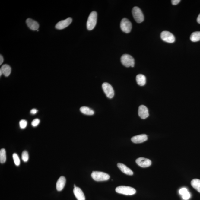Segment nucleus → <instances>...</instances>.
<instances>
[{"label": "nucleus", "mask_w": 200, "mask_h": 200, "mask_svg": "<svg viewBox=\"0 0 200 200\" xmlns=\"http://www.w3.org/2000/svg\"><path fill=\"white\" fill-rule=\"evenodd\" d=\"M132 14L135 21L138 23H141L144 21V17L142 11L137 6L133 8Z\"/></svg>", "instance_id": "20e7f679"}, {"label": "nucleus", "mask_w": 200, "mask_h": 200, "mask_svg": "<svg viewBox=\"0 0 200 200\" xmlns=\"http://www.w3.org/2000/svg\"><path fill=\"white\" fill-rule=\"evenodd\" d=\"M120 27L123 32L128 33L131 31L132 28V24L128 19L123 18L121 21Z\"/></svg>", "instance_id": "423d86ee"}, {"label": "nucleus", "mask_w": 200, "mask_h": 200, "mask_svg": "<svg viewBox=\"0 0 200 200\" xmlns=\"http://www.w3.org/2000/svg\"><path fill=\"white\" fill-rule=\"evenodd\" d=\"M183 199L184 200H188L189 199H190V197H191V194L189 192H188V193H187L186 195H184L182 196Z\"/></svg>", "instance_id": "cd10ccee"}, {"label": "nucleus", "mask_w": 200, "mask_h": 200, "mask_svg": "<svg viewBox=\"0 0 200 200\" xmlns=\"http://www.w3.org/2000/svg\"><path fill=\"white\" fill-rule=\"evenodd\" d=\"M138 115L142 119H145L147 118L149 116V113L147 107L144 105L140 106L138 109Z\"/></svg>", "instance_id": "9d476101"}, {"label": "nucleus", "mask_w": 200, "mask_h": 200, "mask_svg": "<svg viewBox=\"0 0 200 200\" xmlns=\"http://www.w3.org/2000/svg\"><path fill=\"white\" fill-rule=\"evenodd\" d=\"M180 2V0H172L171 3L172 5H175L178 4Z\"/></svg>", "instance_id": "c85d7f7f"}, {"label": "nucleus", "mask_w": 200, "mask_h": 200, "mask_svg": "<svg viewBox=\"0 0 200 200\" xmlns=\"http://www.w3.org/2000/svg\"><path fill=\"white\" fill-rule=\"evenodd\" d=\"M189 192L186 188H183L179 190V193L182 196L188 193Z\"/></svg>", "instance_id": "a878e982"}, {"label": "nucleus", "mask_w": 200, "mask_h": 200, "mask_svg": "<svg viewBox=\"0 0 200 200\" xmlns=\"http://www.w3.org/2000/svg\"><path fill=\"white\" fill-rule=\"evenodd\" d=\"M190 40L192 42H196L200 40V32H195L192 33Z\"/></svg>", "instance_id": "412c9836"}, {"label": "nucleus", "mask_w": 200, "mask_h": 200, "mask_svg": "<svg viewBox=\"0 0 200 200\" xmlns=\"http://www.w3.org/2000/svg\"><path fill=\"white\" fill-rule=\"evenodd\" d=\"M97 14L95 11H93L90 13L88 18L87 26L88 30H91L95 27L97 24Z\"/></svg>", "instance_id": "f03ea898"}, {"label": "nucleus", "mask_w": 200, "mask_h": 200, "mask_svg": "<svg viewBox=\"0 0 200 200\" xmlns=\"http://www.w3.org/2000/svg\"><path fill=\"white\" fill-rule=\"evenodd\" d=\"M3 62H4V58H3L2 55H0V65H1L2 64Z\"/></svg>", "instance_id": "7c9ffc66"}, {"label": "nucleus", "mask_w": 200, "mask_h": 200, "mask_svg": "<svg viewBox=\"0 0 200 200\" xmlns=\"http://www.w3.org/2000/svg\"><path fill=\"white\" fill-rule=\"evenodd\" d=\"M66 183L65 178L64 176L60 177L56 184V188L58 191H62L64 188Z\"/></svg>", "instance_id": "2eb2a0df"}, {"label": "nucleus", "mask_w": 200, "mask_h": 200, "mask_svg": "<svg viewBox=\"0 0 200 200\" xmlns=\"http://www.w3.org/2000/svg\"><path fill=\"white\" fill-rule=\"evenodd\" d=\"M81 112L82 113L86 115H92L94 114V112L92 109L89 108L88 107L83 106L80 109Z\"/></svg>", "instance_id": "6ab92c4d"}, {"label": "nucleus", "mask_w": 200, "mask_h": 200, "mask_svg": "<svg viewBox=\"0 0 200 200\" xmlns=\"http://www.w3.org/2000/svg\"><path fill=\"white\" fill-rule=\"evenodd\" d=\"M136 162L138 165L142 167H149L152 164V162L150 160L144 157H139L136 159Z\"/></svg>", "instance_id": "9b49d317"}, {"label": "nucleus", "mask_w": 200, "mask_h": 200, "mask_svg": "<svg viewBox=\"0 0 200 200\" xmlns=\"http://www.w3.org/2000/svg\"><path fill=\"white\" fill-rule=\"evenodd\" d=\"M91 176L93 179L96 181H106L110 178V175L108 174L99 171L93 172Z\"/></svg>", "instance_id": "7ed1b4c3"}, {"label": "nucleus", "mask_w": 200, "mask_h": 200, "mask_svg": "<svg viewBox=\"0 0 200 200\" xmlns=\"http://www.w3.org/2000/svg\"><path fill=\"white\" fill-rule=\"evenodd\" d=\"M148 136L146 134H141L133 136L131 138V141L135 144H140L147 141Z\"/></svg>", "instance_id": "f8f14e48"}, {"label": "nucleus", "mask_w": 200, "mask_h": 200, "mask_svg": "<svg viewBox=\"0 0 200 200\" xmlns=\"http://www.w3.org/2000/svg\"><path fill=\"white\" fill-rule=\"evenodd\" d=\"M160 37L163 40L167 43H172L175 41L174 36L167 31H163L161 33Z\"/></svg>", "instance_id": "6e6552de"}, {"label": "nucleus", "mask_w": 200, "mask_h": 200, "mask_svg": "<svg viewBox=\"0 0 200 200\" xmlns=\"http://www.w3.org/2000/svg\"><path fill=\"white\" fill-rule=\"evenodd\" d=\"M72 21V19L70 17L64 20L60 21L56 24L55 27L57 29L61 30V29L66 28L70 25Z\"/></svg>", "instance_id": "1a4fd4ad"}, {"label": "nucleus", "mask_w": 200, "mask_h": 200, "mask_svg": "<svg viewBox=\"0 0 200 200\" xmlns=\"http://www.w3.org/2000/svg\"><path fill=\"white\" fill-rule=\"evenodd\" d=\"M40 120L38 119H34L32 122L31 124L32 126L33 127H36L38 126L39 123H40Z\"/></svg>", "instance_id": "bb28decb"}, {"label": "nucleus", "mask_w": 200, "mask_h": 200, "mask_svg": "<svg viewBox=\"0 0 200 200\" xmlns=\"http://www.w3.org/2000/svg\"><path fill=\"white\" fill-rule=\"evenodd\" d=\"M73 192L75 196L78 200H85V196L80 188L76 187L74 188Z\"/></svg>", "instance_id": "4468645a"}, {"label": "nucleus", "mask_w": 200, "mask_h": 200, "mask_svg": "<svg viewBox=\"0 0 200 200\" xmlns=\"http://www.w3.org/2000/svg\"><path fill=\"white\" fill-rule=\"evenodd\" d=\"M2 74L8 77L10 75L11 72V68L10 66L7 64H5L2 66L0 69Z\"/></svg>", "instance_id": "f3484780"}, {"label": "nucleus", "mask_w": 200, "mask_h": 200, "mask_svg": "<svg viewBox=\"0 0 200 200\" xmlns=\"http://www.w3.org/2000/svg\"><path fill=\"white\" fill-rule=\"evenodd\" d=\"M136 81L138 85L143 86L146 83V78L145 76L142 74H139L136 76Z\"/></svg>", "instance_id": "a211bd4d"}, {"label": "nucleus", "mask_w": 200, "mask_h": 200, "mask_svg": "<svg viewBox=\"0 0 200 200\" xmlns=\"http://www.w3.org/2000/svg\"><path fill=\"white\" fill-rule=\"evenodd\" d=\"M38 112V110L36 109H32L31 110H30V113L31 114L33 115L36 114Z\"/></svg>", "instance_id": "c756f323"}, {"label": "nucleus", "mask_w": 200, "mask_h": 200, "mask_svg": "<svg viewBox=\"0 0 200 200\" xmlns=\"http://www.w3.org/2000/svg\"><path fill=\"white\" fill-rule=\"evenodd\" d=\"M117 166L118 167L120 170L125 174L132 175H133V172L129 167H128L124 164L121 163H118Z\"/></svg>", "instance_id": "dca6fc26"}, {"label": "nucleus", "mask_w": 200, "mask_h": 200, "mask_svg": "<svg viewBox=\"0 0 200 200\" xmlns=\"http://www.w3.org/2000/svg\"><path fill=\"white\" fill-rule=\"evenodd\" d=\"M27 122L25 120H21L19 122V126L21 129H25L27 126Z\"/></svg>", "instance_id": "393cba45"}, {"label": "nucleus", "mask_w": 200, "mask_h": 200, "mask_svg": "<svg viewBox=\"0 0 200 200\" xmlns=\"http://www.w3.org/2000/svg\"><path fill=\"white\" fill-rule=\"evenodd\" d=\"M191 185L195 189L200 193V180L196 179H193L191 182Z\"/></svg>", "instance_id": "aec40b11"}, {"label": "nucleus", "mask_w": 200, "mask_h": 200, "mask_svg": "<svg viewBox=\"0 0 200 200\" xmlns=\"http://www.w3.org/2000/svg\"><path fill=\"white\" fill-rule=\"evenodd\" d=\"M197 22L198 23L200 24V14L199 16H198L197 19Z\"/></svg>", "instance_id": "2f4dec72"}, {"label": "nucleus", "mask_w": 200, "mask_h": 200, "mask_svg": "<svg viewBox=\"0 0 200 200\" xmlns=\"http://www.w3.org/2000/svg\"><path fill=\"white\" fill-rule=\"evenodd\" d=\"M2 71H0V76H1L2 75Z\"/></svg>", "instance_id": "473e14b6"}, {"label": "nucleus", "mask_w": 200, "mask_h": 200, "mask_svg": "<svg viewBox=\"0 0 200 200\" xmlns=\"http://www.w3.org/2000/svg\"><path fill=\"white\" fill-rule=\"evenodd\" d=\"M102 89L105 92L106 95L108 98L111 99L114 96V91L112 86L108 83L105 82L102 84Z\"/></svg>", "instance_id": "0eeeda50"}, {"label": "nucleus", "mask_w": 200, "mask_h": 200, "mask_svg": "<svg viewBox=\"0 0 200 200\" xmlns=\"http://www.w3.org/2000/svg\"><path fill=\"white\" fill-rule=\"evenodd\" d=\"M26 23H27V27L33 30H38L39 27H40L39 24L37 21L30 18L27 19V20H26Z\"/></svg>", "instance_id": "ddd939ff"}, {"label": "nucleus", "mask_w": 200, "mask_h": 200, "mask_svg": "<svg viewBox=\"0 0 200 200\" xmlns=\"http://www.w3.org/2000/svg\"><path fill=\"white\" fill-rule=\"evenodd\" d=\"M117 193L126 195H132L135 194L136 190L131 187L120 186L117 187L115 189Z\"/></svg>", "instance_id": "f257e3e1"}, {"label": "nucleus", "mask_w": 200, "mask_h": 200, "mask_svg": "<svg viewBox=\"0 0 200 200\" xmlns=\"http://www.w3.org/2000/svg\"><path fill=\"white\" fill-rule=\"evenodd\" d=\"M22 159L24 162H27L29 159V154L27 151H24L22 152Z\"/></svg>", "instance_id": "b1692460"}, {"label": "nucleus", "mask_w": 200, "mask_h": 200, "mask_svg": "<svg viewBox=\"0 0 200 200\" xmlns=\"http://www.w3.org/2000/svg\"><path fill=\"white\" fill-rule=\"evenodd\" d=\"M121 62L126 67L131 66L133 67L135 65V60L131 55L128 54H124L121 56Z\"/></svg>", "instance_id": "39448f33"}, {"label": "nucleus", "mask_w": 200, "mask_h": 200, "mask_svg": "<svg viewBox=\"0 0 200 200\" xmlns=\"http://www.w3.org/2000/svg\"><path fill=\"white\" fill-rule=\"evenodd\" d=\"M6 152L4 149H2L0 151V162L4 163L6 161Z\"/></svg>", "instance_id": "4be33fe9"}, {"label": "nucleus", "mask_w": 200, "mask_h": 200, "mask_svg": "<svg viewBox=\"0 0 200 200\" xmlns=\"http://www.w3.org/2000/svg\"><path fill=\"white\" fill-rule=\"evenodd\" d=\"M13 158L14 159V163L17 166H18L20 164V160L17 154L14 153L13 154Z\"/></svg>", "instance_id": "5701e85b"}]
</instances>
